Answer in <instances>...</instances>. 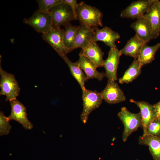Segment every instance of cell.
Segmentation results:
<instances>
[{
    "mask_svg": "<svg viewBox=\"0 0 160 160\" xmlns=\"http://www.w3.org/2000/svg\"><path fill=\"white\" fill-rule=\"evenodd\" d=\"M143 17L150 25L152 39L157 38L160 34V11L157 5L156 0H154Z\"/></svg>",
    "mask_w": 160,
    "mask_h": 160,
    "instance_id": "cell-14",
    "label": "cell"
},
{
    "mask_svg": "<svg viewBox=\"0 0 160 160\" xmlns=\"http://www.w3.org/2000/svg\"><path fill=\"white\" fill-rule=\"evenodd\" d=\"M23 21L42 34L50 31L53 27L52 20L48 12H41L38 9L30 17L24 18Z\"/></svg>",
    "mask_w": 160,
    "mask_h": 160,
    "instance_id": "cell-6",
    "label": "cell"
},
{
    "mask_svg": "<svg viewBox=\"0 0 160 160\" xmlns=\"http://www.w3.org/2000/svg\"><path fill=\"white\" fill-rule=\"evenodd\" d=\"M88 58L97 68L103 67L104 53L96 42L92 41L80 52Z\"/></svg>",
    "mask_w": 160,
    "mask_h": 160,
    "instance_id": "cell-17",
    "label": "cell"
},
{
    "mask_svg": "<svg viewBox=\"0 0 160 160\" xmlns=\"http://www.w3.org/2000/svg\"><path fill=\"white\" fill-rule=\"evenodd\" d=\"M160 48V42L151 46L145 43L142 47L138 59L141 65L142 66L152 62L154 60L155 55Z\"/></svg>",
    "mask_w": 160,
    "mask_h": 160,
    "instance_id": "cell-21",
    "label": "cell"
},
{
    "mask_svg": "<svg viewBox=\"0 0 160 160\" xmlns=\"http://www.w3.org/2000/svg\"><path fill=\"white\" fill-rule=\"evenodd\" d=\"M118 116L124 126L122 140L125 142L132 133L136 131L139 127L142 128L141 114L140 112L132 113L124 107L118 113Z\"/></svg>",
    "mask_w": 160,
    "mask_h": 160,
    "instance_id": "cell-3",
    "label": "cell"
},
{
    "mask_svg": "<svg viewBox=\"0 0 160 160\" xmlns=\"http://www.w3.org/2000/svg\"><path fill=\"white\" fill-rule=\"evenodd\" d=\"M130 27L135 31L137 37L145 43H147L152 39L150 26L143 16L137 19L132 23Z\"/></svg>",
    "mask_w": 160,
    "mask_h": 160,
    "instance_id": "cell-18",
    "label": "cell"
},
{
    "mask_svg": "<svg viewBox=\"0 0 160 160\" xmlns=\"http://www.w3.org/2000/svg\"><path fill=\"white\" fill-rule=\"evenodd\" d=\"M63 1L71 7L73 12L75 20H77V9L78 5L76 0H63Z\"/></svg>",
    "mask_w": 160,
    "mask_h": 160,
    "instance_id": "cell-28",
    "label": "cell"
},
{
    "mask_svg": "<svg viewBox=\"0 0 160 160\" xmlns=\"http://www.w3.org/2000/svg\"><path fill=\"white\" fill-rule=\"evenodd\" d=\"M0 61V95L6 96V101H11L16 99L20 93V88L14 76L4 71Z\"/></svg>",
    "mask_w": 160,
    "mask_h": 160,
    "instance_id": "cell-2",
    "label": "cell"
},
{
    "mask_svg": "<svg viewBox=\"0 0 160 160\" xmlns=\"http://www.w3.org/2000/svg\"><path fill=\"white\" fill-rule=\"evenodd\" d=\"M61 57L68 65L72 76L77 81L82 91L86 89L85 84L87 79L82 69L75 63L72 62L67 57L66 55H64Z\"/></svg>",
    "mask_w": 160,
    "mask_h": 160,
    "instance_id": "cell-22",
    "label": "cell"
},
{
    "mask_svg": "<svg viewBox=\"0 0 160 160\" xmlns=\"http://www.w3.org/2000/svg\"><path fill=\"white\" fill-rule=\"evenodd\" d=\"M157 113L156 118L160 119V101L153 105Z\"/></svg>",
    "mask_w": 160,
    "mask_h": 160,
    "instance_id": "cell-29",
    "label": "cell"
},
{
    "mask_svg": "<svg viewBox=\"0 0 160 160\" xmlns=\"http://www.w3.org/2000/svg\"><path fill=\"white\" fill-rule=\"evenodd\" d=\"M142 67L138 59H134L123 76L119 79V82L122 84L132 82L140 75Z\"/></svg>",
    "mask_w": 160,
    "mask_h": 160,
    "instance_id": "cell-23",
    "label": "cell"
},
{
    "mask_svg": "<svg viewBox=\"0 0 160 160\" xmlns=\"http://www.w3.org/2000/svg\"><path fill=\"white\" fill-rule=\"evenodd\" d=\"M107 58L104 60L103 67L105 71V77L108 80L115 81L117 79V70L121 55L117 48H110Z\"/></svg>",
    "mask_w": 160,
    "mask_h": 160,
    "instance_id": "cell-11",
    "label": "cell"
},
{
    "mask_svg": "<svg viewBox=\"0 0 160 160\" xmlns=\"http://www.w3.org/2000/svg\"><path fill=\"white\" fill-rule=\"evenodd\" d=\"M95 28L80 25L77 29L74 42L71 51L78 48L82 49L86 47L92 41L95 33Z\"/></svg>",
    "mask_w": 160,
    "mask_h": 160,
    "instance_id": "cell-15",
    "label": "cell"
},
{
    "mask_svg": "<svg viewBox=\"0 0 160 160\" xmlns=\"http://www.w3.org/2000/svg\"><path fill=\"white\" fill-rule=\"evenodd\" d=\"M38 10L48 12L50 9L54 6L63 2V0H37Z\"/></svg>",
    "mask_w": 160,
    "mask_h": 160,
    "instance_id": "cell-25",
    "label": "cell"
},
{
    "mask_svg": "<svg viewBox=\"0 0 160 160\" xmlns=\"http://www.w3.org/2000/svg\"><path fill=\"white\" fill-rule=\"evenodd\" d=\"M11 112L8 117L10 120H14L21 124L25 129L33 128V124L28 120L26 110L24 105L17 99L10 101Z\"/></svg>",
    "mask_w": 160,
    "mask_h": 160,
    "instance_id": "cell-10",
    "label": "cell"
},
{
    "mask_svg": "<svg viewBox=\"0 0 160 160\" xmlns=\"http://www.w3.org/2000/svg\"><path fill=\"white\" fill-rule=\"evenodd\" d=\"M64 26L63 43L69 52L73 46L76 33L79 26L73 25L69 23Z\"/></svg>",
    "mask_w": 160,
    "mask_h": 160,
    "instance_id": "cell-24",
    "label": "cell"
},
{
    "mask_svg": "<svg viewBox=\"0 0 160 160\" xmlns=\"http://www.w3.org/2000/svg\"><path fill=\"white\" fill-rule=\"evenodd\" d=\"M100 93L103 100L109 104L118 103L126 100L123 91L113 80H108L105 88Z\"/></svg>",
    "mask_w": 160,
    "mask_h": 160,
    "instance_id": "cell-9",
    "label": "cell"
},
{
    "mask_svg": "<svg viewBox=\"0 0 160 160\" xmlns=\"http://www.w3.org/2000/svg\"><path fill=\"white\" fill-rule=\"evenodd\" d=\"M9 120L8 117H6L4 113L0 112V135H7L9 134L11 128L9 123Z\"/></svg>",
    "mask_w": 160,
    "mask_h": 160,
    "instance_id": "cell-26",
    "label": "cell"
},
{
    "mask_svg": "<svg viewBox=\"0 0 160 160\" xmlns=\"http://www.w3.org/2000/svg\"><path fill=\"white\" fill-rule=\"evenodd\" d=\"M53 22V26H65L75 20L72 10L69 5L63 1L52 7L48 12Z\"/></svg>",
    "mask_w": 160,
    "mask_h": 160,
    "instance_id": "cell-4",
    "label": "cell"
},
{
    "mask_svg": "<svg viewBox=\"0 0 160 160\" xmlns=\"http://www.w3.org/2000/svg\"><path fill=\"white\" fill-rule=\"evenodd\" d=\"M95 33L92 41L95 42L100 41L103 42L110 48H117L116 41L120 37L119 33L106 26L101 29L95 28Z\"/></svg>",
    "mask_w": 160,
    "mask_h": 160,
    "instance_id": "cell-13",
    "label": "cell"
},
{
    "mask_svg": "<svg viewBox=\"0 0 160 160\" xmlns=\"http://www.w3.org/2000/svg\"><path fill=\"white\" fill-rule=\"evenodd\" d=\"M82 99L83 109L80 118L83 123L85 124L90 113L100 106L103 99L100 92L86 89L82 91Z\"/></svg>",
    "mask_w": 160,
    "mask_h": 160,
    "instance_id": "cell-5",
    "label": "cell"
},
{
    "mask_svg": "<svg viewBox=\"0 0 160 160\" xmlns=\"http://www.w3.org/2000/svg\"><path fill=\"white\" fill-rule=\"evenodd\" d=\"M77 16L81 25L91 28L103 27L102 12L96 7L84 2L78 4Z\"/></svg>",
    "mask_w": 160,
    "mask_h": 160,
    "instance_id": "cell-1",
    "label": "cell"
},
{
    "mask_svg": "<svg viewBox=\"0 0 160 160\" xmlns=\"http://www.w3.org/2000/svg\"><path fill=\"white\" fill-rule=\"evenodd\" d=\"M140 145L147 146L154 160H160V136L146 134L139 137Z\"/></svg>",
    "mask_w": 160,
    "mask_h": 160,
    "instance_id": "cell-19",
    "label": "cell"
},
{
    "mask_svg": "<svg viewBox=\"0 0 160 160\" xmlns=\"http://www.w3.org/2000/svg\"><path fill=\"white\" fill-rule=\"evenodd\" d=\"M65 30L60 27L53 26L48 32L42 34L43 39L49 44L61 57L69 53L63 43Z\"/></svg>",
    "mask_w": 160,
    "mask_h": 160,
    "instance_id": "cell-7",
    "label": "cell"
},
{
    "mask_svg": "<svg viewBox=\"0 0 160 160\" xmlns=\"http://www.w3.org/2000/svg\"><path fill=\"white\" fill-rule=\"evenodd\" d=\"M156 2L158 8L160 11V1L158 0H156Z\"/></svg>",
    "mask_w": 160,
    "mask_h": 160,
    "instance_id": "cell-30",
    "label": "cell"
},
{
    "mask_svg": "<svg viewBox=\"0 0 160 160\" xmlns=\"http://www.w3.org/2000/svg\"><path fill=\"white\" fill-rule=\"evenodd\" d=\"M154 0H139L132 2L123 10L121 16L124 18L138 19L147 12Z\"/></svg>",
    "mask_w": 160,
    "mask_h": 160,
    "instance_id": "cell-8",
    "label": "cell"
},
{
    "mask_svg": "<svg viewBox=\"0 0 160 160\" xmlns=\"http://www.w3.org/2000/svg\"><path fill=\"white\" fill-rule=\"evenodd\" d=\"M145 43L135 34L127 41L125 46L120 50V53L121 55L123 54L138 59L142 47Z\"/></svg>",
    "mask_w": 160,
    "mask_h": 160,
    "instance_id": "cell-20",
    "label": "cell"
},
{
    "mask_svg": "<svg viewBox=\"0 0 160 160\" xmlns=\"http://www.w3.org/2000/svg\"><path fill=\"white\" fill-rule=\"evenodd\" d=\"M146 134L160 136V119H155L148 127Z\"/></svg>",
    "mask_w": 160,
    "mask_h": 160,
    "instance_id": "cell-27",
    "label": "cell"
},
{
    "mask_svg": "<svg viewBox=\"0 0 160 160\" xmlns=\"http://www.w3.org/2000/svg\"><path fill=\"white\" fill-rule=\"evenodd\" d=\"M130 101L136 104L140 109L143 130V135H145L149 126L156 117L155 109L153 105L146 102L136 101L133 99H131Z\"/></svg>",
    "mask_w": 160,
    "mask_h": 160,
    "instance_id": "cell-12",
    "label": "cell"
},
{
    "mask_svg": "<svg viewBox=\"0 0 160 160\" xmlns=\"http://www.w3.org/2000/svg\"><path fill=\"white\" fill-rule=\"evenodd\" d=\"M75 63L84 71L87 80L96 79L101 81L105 77V73L98 71L95 65L81 52L79 54L78 60Z\"/></svg>",
    "mask_w": 160,
    "mask_h": 160,
    "instance_id": "cell-16",
    "label": "cell"
}]
</instances>
